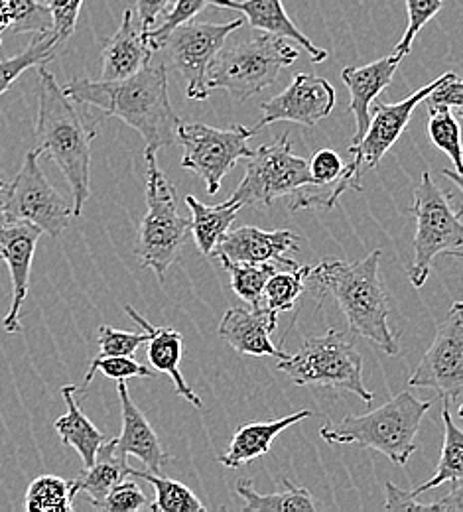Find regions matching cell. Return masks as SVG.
<instances>
[{"mask_svg": "<svg viewBox=\"0 0 463 512\" xmlns=\"http://www.w3.org/2000/svg\"><path fill=\"white\" fill-rule=\"evenodd\" d=\"M146 160V213L138 227V241L134 255L142 268L156 272L164 282L168 268L178 262L186 237L190 233V219L180 215L178 197L172 182L158 168L156 152L144 148Z\"/></svg>", "mask_w": 463, "mask_h": 512, "instance_id": "obj_6", "label": "cell"}, {"mask_svg": "<svg viewBox=\"0 0 463 512\" xmlns=\"http://www.w3.org/2000/svg\"><path fill=\"white\" fill-rule=\"evenodd\" d=\"M38 119H36V150L50 156L62 170L71 190L73 217H81L91 195V142L97 127L75 107L46 65H38Z\"/></svg>", "mask_w": 463, "mask_h": 512, "instance_id": "obj_3", "label": "cell"}, {"mask_svg": "<svg viewBox=\"0 0 463 512\" xmlns=\"http://www.w3.org/2000/svg\"><path fill=\"white\" fill-rule=\"evenodd\" d=\"M154 50L150 48L140 24H134L133 8H127L119 30L103 42L101 52V81L127 79L152 62Z\"/></svg>", "mask_w": 463, "mask_h": 512, "instance_id": "obj_20", "label": "cell"}, {"mask_svg": "<svg viewBox=\"0 0 463 512\" xmlns=\"http://www.w3.org/2000/svg\"><path fill=\"white\" fill-rule=\"evenodd\" d=\"M186 205L192 211L190 231L194 233L199 253L203 256H213V251L221 237L231 229L237 213L243 209L241 203L223 201L219 205H203L194 195H186Z\"/></svg>", "mask_w": 463, "mask_h": 512, "instance_id": "obj_26", "label": "cell"}, {"mask_svg": "<svg viewBox=\"0 0 463 512\" xmlns=\"http://www.w3.org/2000/svg\"><path fill=\"white\" fill-rule=\"evenodd\" d=\"M125 477H129V463L115 453V440H109L97 449L93 465L85 467L81 475L71 481V485L77 495L85 493L89 503L97 507Z\"/></svg>", "mask_w": 463, "mask_h": 512, "instance_id": "obj_25", "label": "cell"}, {"mask_svg": "<svg viewBox=\"0 0 463 512\" xmlns=\"http://www.w3.org/2000/svg\"><path fill=\"white\" fill-rule=\"evenodd\" d=\"M251 128L233 125L229 128L207 127L188 123L178 127L176 142L184 146L180 166L205 182L209 195L219 192L223 178L237 166L239 160H247L253 150L249 140Z\"/></svg>", "mask_w": 463, "mask_h": 512, "instance_id": "obj_11", "label": "cell"}, {"mask_svg": "<svg viewBox=\"0 0 463 512\" xmlns=\"http://www.w3.org/2000/svg\"><path fill=\"white\" fill-rule=\"evenodd\" d=\"M387 511H434V512H462L463 489L462 483H454L452 493L438 503H420L418 497H412L408 491L397 487L393 481H387Z\"/></svg>", "mask_w": 463, "mask_h": 512, "instance_id": "obj_36", "label": "cell"}, {"mask_svg": "<svg viewBox=\"0 0 463 512\" xmlns=\"http://www.w3.org/2000/svg\"><path fill=\"white\" fill-rule=\"evenodd\" d=\"M75 497L77 493L73 491L71 481L58 475H40L26 491L24 509L28 512H71Z\"/></svg>", "mask_w": 463, "mask_h": 512, "instance_id": "obj_31", "label": "cell"}, {"mask_svg": "<svg viewBox=\"0 0 463 512\" xmlns=\"http://www.w3.org/2000/svg\"><path fill=\"white\" fill-rule=\"evenodd\" d=\"M225 270L231 274L233 292L247 302L253 310L266 308L263 300L266 280L276 272L274 264H251V262H229L221 260Z\"/></svg>", "mask_w": 463, "mask_h": 512, "instance_id": "obj_32", "label": "cell"}, {"mask_svg": "<svg viewBox=\"0 0 463 512\" xmlns=\"http://www.w3.org/2000/svg\"><path fill=\"white\" fill-rule=\"evenodd\" d=\"M148 505L150 503L138 487V483L125 477L109 491V495L95 509L103 512H136L148 509Z\"/></svg>", "mask_w": 463, "mask_h": 512, "instance_id": "obj_41", "label": "cell"}, {"mask_svg": "<svg viewBox=\"0 0 463 512\" xmlns=\"http://www.w3.org/2000/svg\"><path fill=\"white\" fill-rule=\"evenodd\" d=\"M308 170H310L312 186H330L343 174L345 162L335 150L320 148L314 152L312 160L308 162Z\"/></svg>", "mask_w": 463, "mask_h": 512, "instance_id": "obj_44", "label": "cell"}, {"mask_svg": "<svg viewBox=\"0 0 463 512\" xmlns=\"http://www.w3.org/2000/svg\"><path fill=\"white\" fill-rule=\"evenodd\" d=\"M42 235V229L26 221H4L0 225V258L8 266L12 282L10 310L2 320V327L6 333L22 331L20 312L28 296L30 268Z\"/></svg>", "mask_w": 463, "mask_h": 512, "instance_id": "obj_15", "label": "cell"}, {"mask_svg": "<svg viewBox=\"0 0 463 512\" xmlns=\"http://www.w3.org/2000/svg\"><path fill=\"white\" fill-rule=\"evenodd\" d=\"M4 30H8V12H6L4 0H0V36ZM0 46H2V40H0Z\"/></svg>", "mask_w": 463, "mask_h": 512, "instance_id": "obj_46", "label": "cell"}, {"mask_svg": "<svg viewBox=\"0 0 463 512\" xmlns=\"http://www.w3.org/2000/svg\"><path fill=\"white\" fill-rule=\"evenodd\" d=\"M38 150H28L22 168L4 184L0 193L4 221H26L50 237H60L73 215L71 199H66L46 178Z\"/></svg>", "mask_w": 463, "mask_h": 512, "instance_id": "obj_9", "label": "cell"}, {"mask_svg": "<svg viewBox=\"0 0 463 512\" xmlns=\"http://www.w3.org/2000/svg\"><path fill=\"white\" fill-rule=\"evenodd\" d=\"M209 4L241 12L253 30L296 42L306 50L314 64H322L330 56L326 50L314 46L310 38L296 28V24L286 14L282 0H209Z\"/></svg>", "mask_w": 463, "mask_h": 512, "instance_id": "obj_22", "label": "cell"}, {"mask_svg": "<svg viewBox=\"0 0 463 512\" xmlns=\"http://www.w3.org/2000/svg\"><path fill=\"white\" fill-rule=\"evenodd\" d=\"M125 312L131 320L136 321L148 335L146 339V359L150 363V367L156 373H164L168 375L176 392L180 396H184L192 406H196L198 410L203 408L201 398L192 390V386L186 383L182 371H180V363H182V351H184V337L180 331H176L174 327H156L150 321L144 320L133 306H125Z\"/></svg>", "mask_w": 463, "mask_h": 512, "instance_id": "obj_21", "label": "cell"}, {"mask_svg": "<svg viewBox=\"0 0 463 512\" xmlns=\"http://www.w3.org/2000/svg\"><path fill=\"white\" fill-rule=\"evenodd\" d=\"M172 0H134V10L138 16V24L142 34L156 26L160 14L170 6Z\"/></svg>", "mask_w": 463, "mask_h": 512, "instance_id": "obj_45", "label": "cell"}, {"mask_svg": "<svg viewBox=\"0 0 463 512\" xmlns=\"http://www.w3.org/2000/svg\"><path fill=\"white\" fill-rule=\"evenodd\" d=\"M442 422H444V444H442V455L438 461L436 475L430 477L420 487H416L414 491H408L412 497H420L430 489L442 487L444 483L454 485L463 481V432L462 428L454 422L448 402H444V408H442Z\"/></svg>", "mask_w": 463, "mask_h": 512, "instance_id": "obj_28", "label": "cell"}, {"mask_svg": "<svg viewBox=\"0 0 463 512\" xmlns=\"http://www.w3.org/2000/svg\"><path fill=\"white\" fill-rule=\"evenodd\" d=\"M410 388H430L444 402L456 404L462 416L463 406V304L454 302L446 320L436 329L432 345L408 379Z\"/></svg>", "mask_w": 463, "mask_h": 512, "instance_id": "obj_12", "label": "cell"}, {"mask_svg": "<svg viewBox=\"0 0 463 512\" xmlns=\"http://www.w3.org/2000/svg\"><path fill=\"white\" fill-rule=\"evenodd\" d=\"M442 6H444L442 0H406L408 26H406V32L402 34V38L398 40V44L395 46L393 54H391L395 60L402 62L404 56L410 54L416 36L442 10Z\"/></svg>", "mask_w": 463, "mask_h": 512, "instance_id": "obj_39", "label": "cell"}, {"mask_svg": "<svg viewBox=\"0 0 463 512\" xmlns=\"http://www.w3.org/2000/svg\"><path fill=\"white\" fill-rule=\"evenodd\" d=\"M2 188H4V182L0 180V193H2ZM4 223V215H2V203H0V225Z\"/></svg>", "mask_w": 463, "mask_h": 512, "instance_id": "obj_48", "label": "cell"}, {"mask_svg": "<svg viewBox=\"0 0 463 512\" xmlns=\"http://www.w3.org/2000/svg\"><path fill=\"white\" fill-rule=\"evenodd\" d=\"M129 477L142 479L154 487L156 499L148 505L152 512H203L205 507L199 503L198 497L190 487H186L180 481H174L170 477H164L162 473H150V471H136L129 467Z\"/></svg>", "mask_w": 463, "mask_h": 512, "instance_id": "obj_29", "label": "cell"}, {"mask_svg": "<svg viewBox=\"0 0 463 512\" xmlns=\"http://www.w3.org/2000/svg\"><path fill=\"white\" fill-rule=\"evenodd\" d=\"M282 489L278 493L263 495L257 493L249 479H241L235 485L237 495L245 501V512H312L318 511V505L312 493L304 487H296L290 479H280Z\"/></svg>", "mask_w": 463, "mask_h": 512, "instance_id": "obj_27", "label": "cell"}, {"mask_svg": "<svg viewBox=\"0 0 463 512\" xmlns=\"http://www.w3.org/2000/svg\"><path fill=\"white\" fill-rule=\"evenodd\" d=\"M308 268L310 266H294V268H286V272H274L266 280L265 292H263L266 310H270L274 316L282 312H290L296 300L304 292Z\"/></svg>", "mask_w": 463, "mask_h": 512, "instance_id": "obj_33", "label": "cell"}, {"mask_svg": "<svg viewBox=\"0 0 463 512\" xmlns=\"http://www.w3.org/2000/svg\"><path fill=\"white\" fill-rule=\"evenodd\" d=\"M207 4H209V0H172L170 6L164 10L162 22H156V26L144 34L150 48L154 52H160L166 36L180 24L194 20L201 10H205Z\"/></svg>", "mask_w": 463, "mask_h": 512, "instance_id": "obj_37", "label": "cell"}, {"mask_svg": "<svg viewBox=\"0 0 463 512\" xmlns=\"http://www.w3.org/2000/svg\"><path fill=\"white\" fill-rule=\"evenodd\" d=\"M8 12V30L16 34H42L52 30V16L40 0H4Z\"/></svg>", "mask_w": 463, "mask_h": 512, "instance_id": "obj_35", "label": "cell"}, {"mask_svg": "<svg viewBox=\"0 0 463 512\" xmlns=\"http://www.w3.org/2000/svg\"><path fill=\"white\" fill-rule=\"evenodd\" d=\"M148 335L144 333H133V331H121L111 327L109 323H103L97 329V343H99V353L95 359H105V357H115V355H129L133 357L142 343H146Z\"/></svg>", "mask_w": 463, "mask_h": 512, "instance_id": "obj_40", "label": "cell"}, {"mask_svg": "<svg viewBox=\"0 0 463 512\" xmlns=\"http://www.w3.org/2000/svg\"><path fill=\"white\" fill-rule=\"evenodd\" d=\"M410 213L416 219V235L408 278L414 288H422L436 256L462 258V209H452L450 195L440 190L430 172H422V180L414 190V205Z\"/></svg>", "mask_w": 463, "mask_h": 512, "instance_id": "obj_8", "label": "cell"}, {"mask_svg": "<svg viewBox=\"0 0 463 512\" xmlns=\"http://www.w3.org/2000/svg\"><path fill=\"white\" fill-rule=\"evenodd\" d=\"M422 103H426V111H432V109H462V79L454 71H448V73L440 75L436 87L426 95V99Z\"/></svg>", "mask_w": 463, "mask_h": 512, "instance_id": "obj_43", "label": "cell"}, {"mask_svg": "<svg viewBox=\"0 0 463 512\" xmlns=\"http://www.w3.org/2000/svg\"><path fill=\"white\" fill-rule=\"evenodd\" d=\"M312 416L314 414L310 410H300V412H294L284 418L245 424V426L237 428L229 448L225 449V453H221L217 459L221 465H225L229 469H239V467L266 455L272 448V442L284 430H288L290 426H294L306 418H312Z\"/></svg>", "mask_w": 463, "mask_h": 512, "instance_id": "obj_23", "label": "cell"}, {"mask_svg": "<svg viewBox=\"0 0 463 512\" xmlns=\"http://www.w3.org/2000/svg\"><path fill=\"white\" fill-rule=\"evenodd\" d=\"M247 172L227 199L229 203L270 205L280 197H292L312 186L308 162L292 152V142L282 136L263 144L247 158Z\"/></svg>", "mask_w": 463, "mask_h": 512, "instance_id": "obj_10", "label": "cell"}, {"mask_svg": "<svg viewBox=\"0 0 463 512\" xmlns=\"http://www.w3.org/2000/svg\"><path fill=\"white\" fill-rule=\"evenodd\" d=\"M335 107V89L328 79L298 73L294 81L276 97L261 105L263 119L251 128L257 134L261 128L274 123H296L302 127H316Z\"/></svg>", "mask_w": 463, "mask_h": 512, "instance_id": "obj_14", "label": "cell"}, {"mask_svg": "<svg viewBox=\"0 0 463 512\" xmlns=\"http://www.w3.org/2000/svg\"><path fill=\"white\" fill-rule=\"evenodd\" d=\"M400 62L395 60L393 56L377 60L373 64L361 65V67H353L347 65L341 71V79L349 91V113H353L355 117V134L349 146H355L367 132L369 127V111L375 103V99L391 85L395 71Z\"/></svg>", "mask_w": 463, "mask_h": 512, "instance_id": "obj_19", "label": "cell"}, {"mask_svg": "<svg viewBox=\"0 0 463 512\" xmlns=\"http://www.w3.org/2000/svg\"><path fill=\"white\" fill-rule=\"evenodd\" d=\"M298 56L288 40L261 30L245 40L225 42L207 67V89H223L233 101L245 103L270 87Z\"/></svg>", "mask_w": 463, "mask_h": 512, "instance_id": "obj_5", "label": "cell"}, {"mask_svg": "<svg viewBox=\"0 0 463 512\" xmlns=\"http://www.w3.org/2000/svg\"><path fill=\"white\" fill-rule=\"evenodd\" d=\"M64 91L71 101L91 105L127 123L144 138L146 148L154 152L176 144L182 121L170 103L168 71L162 64L150 62L119 81L73 79Z\"/></svg>", "mask_w": 463, "mask_h": 512, "instance_id": "obj_1", "label": "cell"}, {"mask_svg": "<svg viewBox=\"0 0 463 512\" xmlns=\"http://www.w3.org/2000/svg\"><path fill=\"white\" fill-rule=\"evenodd\" d=\"M280 373L298 386H326L357 394L371 404L375 394L363 381V357L343 331L330 329L326 335L308 337L302 347L280 359Z\"/></svg>", "mask_w": 463, "mask_h": 512, "instance_id": "obj_7", "label": "cell"}, {"mask_svg": "<svg viewBox=\"0 0 463 512\" xmlns=\"http://www.w3.org/2000/svg\"><path fill=\"white\" fill-rule=\"evenodd\" d=\"M428 117L430 142L452 160L454 172L462 176V134L454 109H432Z\"/></svg>", "mask_w": 463, "mask_h": 512, "instance_id": "obj_34", "label": "cell"}, {"mask_svg": "<svg viewBox=\"0 0 463 512\" xmlns=\"http://www.w3.org/2000/svg\"><path fill=\"white\" fill-rule=\"evenodd\" d=\"M101 373L113 381H129V379H154L156 371H150L146 365H140L129 355H115L105 359H93L89 363V371L83 377V388L89 386L95 375Z\"/></svg>", "mask_w": 463, "mask_h": 512, "instance_id": "obj_38", "label": "cell"}, {"mask_svg": "<svg viewBox=\"0 0 463 512\" xmlns=\"http://www.w3.org/2000/svg\"><path fill=\"white\" fill-rule=\"evenodd\" d=\"M430 408V400H418L410 392H400L367 414H347L339 422L322 426L320 438L331 446L355 444L379 451L402 467L416 451V436Z\"/></svg>", "mask_w": 463, "mask_h": 512, "instance_id": "obj_4", "label": "cell"}, {"mask_svg": "<svg viewBox=\"0 0 463 512\" xmlns=\"http://www.w3.org/2000/svg\"><path fill=\"white\" fill-rule=\"evenodd\" d=\"M302 239L290 229L265 231L259 227L229 229L217 243L213 256L229 262H251V264H274L284 268L298 266L290 253L300 251Z\"/></svg>", "mask_w": 463, "mask_h": 512, "instance_id": "obj_16", "label": "cell"}, {"mask_svg": "<svg viewBox=\"0 0 463 512\" xmlns=\"http://www.w3.org/2000/svg\"><path fill=\"white\" fill-rule=\"evenodd\" d=\"M442 174H444V176H446V178H452V180H454V184H456V186H458V188H460V190H463V180H462V176H460V174H456V172H454V170H444V172H442Z\"/></svg>", "mask_w": 463, "mask_h": 512, "instance_id": "obj_47", "label": "cell"}, {"mask_svg": "<svg viewBox=\"0 0 463 512\" xmlns=\"http://www.w3.org/2000/svg\"><path fill=\"white\" fill-rule=\"evenodd\" d=\"M276 323L278 316L266 308H231L219 323V335L239 355L286 359L290 353L270 341V333L276 329Z\"/></svg>", "mask_w": 463, "mask_h": 512, "instance_id": "obj_17", "label": "cell"}, {"mask_svg": "<svg viewBox=\"0 0 463 512\" xmlns=\"http://www.w3.org/2000/svg\"><path fill=\"white\" fill-rule=\"evenodd\" d=\"M243 18L227 24H209V22H186L174 28L162 50L168 54L176 71L186 81V95L192 101H205L209 97L207 89V67L227 38L243 28Z\"/></svg>", "mask_w": 463, "mask_h": 512, "instance_id": "obj_13", "label": "cell"}, {"mask_svg": "<svg viewBox=\"0 0 463 512\" xmlns=\"http://www.w3.org/2000/svg\"><path fill=\"white\" fill-rule=\"evenodd\" d=\"M117 392L123 412V430L121 436L115 438V453L123 459H129L133 455L144 463L146 471L160 475L170 455L160 444L148 418L134 404L127 388V381H117Z\"/></svg>", "mask_w": 463, "mask_h": 512, "instance_id": "obj_18", "label": "cell"}, {"mask_svg": "<svg viewBox=\"0 0 463 512\" xmlns=\"http://www.w3.org/2000/svg\"><path fill=\"white\" fill-rule=\"evenodd\" d=\"M58 48L60 44L52 38V34L42 32V34H36V38L28 44L24 52L12 58L0 60V95H4L24 71L38 65L50 64L56 58Z\"/></svg>", "mask_w": 463, "mask_h": 512, "instance_id": "obj_30", "label": "cell"}, {"mask_svg": "<svg viewBox=\"0 0 463 512\" xmlns=\"http://www.w3.org/2000/svg\"><path fill=\"white\" fill-rule=\"evenodd\" d=\"M75 384L62 386V396L66 402L67 412L54 424L60 440L75 449L83 461V469L91 467L97 455V449L105 444V434L83 414L75 400Z\"/></svg>", "mask_w": 463, "mask_h": 512, "instance_id": "obj_24", "label": "cell"}, {"mask_svg": "<svg viewBox=\"0 0 463 512\" xmlns=\"http://www.w3.org/2000/svg\"><path fill=\"white\" fill-rule=\"evenodd\" d=\"M381 251H373L361 260L345 262L328 256L314 268H308L306 280L324 300L331 296L345 314L349 331L379 345L387 355L400 353L397 335L389 327V298L379 276Z\"/></svg>", "mask_w": 463, "mask_h": 512, "instance_id": "obj_2", "label": "cell"}, {"mask_svg": "<svg viewBox=\"0 0 463 512\" xmlns=\"http://www.w3.org/2000/svg\"><path fill=\"white\" fill-rule=\"evenodd\" d=\"M52 16V38L62 46L71 38L77 26L83 0H42Z\"/></svg>", "mask_w": 463, "mask_h": 512, "instance_id": "obj_42", "label": "cell"}]
</instances>
